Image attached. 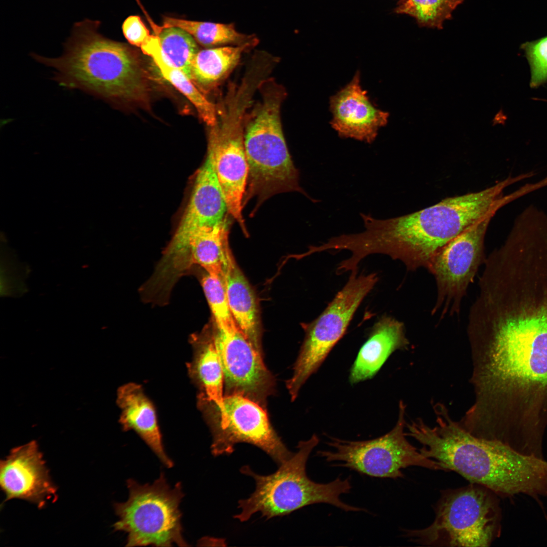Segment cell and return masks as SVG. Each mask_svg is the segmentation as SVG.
<instances>
[{"label": "cell", "instance_id": "6da1fadb", "mask_svg": "<svg viewBox=\"0 0 547 547\" xmlns=\"http://www.w3.org/2000/svg\"><path fill=\"white\" fill-rule=\"evenodd\" d=\"M475 399L470 411L487 413L515 384L547 383V293L491 306L468 320Z\"/></svg>", "mask_w": 547, "mask_h": 547}, {"label": "cell", "instance_id": "7a4b0ae2", "mask_svg": "<svg viewBox=\"0 0 547 547\" xmlns=\"http://www.w3.org/2000/svg\"><path fill=\"white\" fill-rule=\"evenodd\" d=\"M519 181L509 176L479 191L445 198L418 211L380 219L360 213L365 229L348 234L346 249L351 260L360 263L366 256L382 254L402 261L409 270L427 268L432 259L447 243L467 228L513 201L503 190Z\"/></svg>", "mask_w": 547, "mask_h": 547}, {"label": "cell", "instance_id": "3957f363", "mask_svg": "<svg viewBox=\"0 0 547 547\" xmlns=\"http://www.w3.org/2000/svg\"><path fill=\"white\" fill-rule=\"evenodd\" d=\"M433 409L434 426L419 418L406 424V436L421 445L418 450L423 456L502 496L547 495V461L543 458L473 435L451 417L442 403L434 404Z\"/></svg>", "mask_w": 547, "mask_h": 547}, {"label": "cell", "instance_id": "277c9868", "mask_svg": "<svg viewBox=\"0 0 547 547\" xmlns=\"http://www.w3.org/2000/svg\"><path fill=\"white\" fill-rule=\"evenodd\" d=\"M100 24L88 19L75 23L60 57L31 56L53 68V80L64 88L108 100L141 99L146 87L136 57L125 44L100 34Z\"/></svg>", "mask_w": 547, "mask_h": 547}, {"label": "cell", "instance_id": "5b68a950", "mask_svg": "<svg viewBox=\"0 0 547 547\" xmlns=\"http://www.w3.org/2000/svg\"><path fill=\"white\" fill-rule=\"evenodd\" d=\"M260 99L247 111L244 120V146L248 175L244 207L255 200L251 215L273 196L297 191L313 200L299 184V174L284 135L281 108L286 97L284 87L271 77L258 87Z\"/></svg>", "mask_w": 547, "mask_h": 547}, {"label": "cell", "instance_id": "8992f818", "mask_svg": "<svg viewBox=\"0 0 547 547\" xmlns=\"http://www.w3.org/2000/svg\"><path fill=\"white\" fill-rule=\"evenodd\" d=\"M319 442L316 435L299 442L297 452L279 465L276 472L268 475H258L249 465L242 466L240 472L255 480V490L249 498L239 501L241 512L234 518L245 522L260 512L262 517L269 519L316 503L331 504L346 512L366 511L341 499V495L348 493L351 489L349 478H337L326 483H317L308 478L306 473L307 461Z\"/></svg>", "mask_w": 547, "mask_h": 547}, {"label": "cell", "instance_id": "52a82bcc", "mask_svg": "<svg viewBox=\"0 0 547 547\" xmlns=\"http://www.w3.org/2000/svg\"><path fill=\"white\" fill-rule=\"evenodd\" d=\"M256 87L243 80L230 83L217 110L216 124L210 127L207 155L224 197L228 213L245 235L248 231L243 216V201L248 175L244 146V120L251 107Z\"/></svg>", "mask_w": 547, "mask_h": 547}, {"label": "cell", "instance_id": "ba28073f", "mask_svg": "<svg viewBox=\"0 0 547 547\" xmlns=\"http://www.w3.org/2000/svg\"><path fill=\"white\" fill-rule=\"evenodd\" d=\"M493 493L475 484L445 491L428 527L406 530L413 542L442 546H489L497 536L499 511Z\"/></svg>", "mask_w": 547, "mask_h": 547}, {"label": "cell", "instance_id": "9c48e42d", "mask_svg": "<svg viewBox=\"0 0 547 547\" xmlns=\"http://www.w3.org/2000/svg\"><path fill=\"white\" fill-rule=\"evenodd\" d=\"M128 499L115 503L119 520L114 531L127 534L126 546H179L189 545L182 533L179 505L184 494L180 482L171 487L162 472L154 482L140 484L127 480Z\"/></svg>", "mask_w": 547, "mask_h": 547}, {"label": "cell", "instance_id": "30bf717a", "mask_svg": "<svg viewBox=\"0 0 547 547\" xmlns=\"http://www.w3.org/2000/svg\"><path fill=\"white\" fill-rule=\"evenodd\" d=\"M406 406L401 401L395 427L378 438L365 441H347L330 437L327 444L333 451L320 450L317 455L332 465L379 478L397 479L402 470L416 466L446 471L439 462L423 456L406 438Z\"/></svg>", "mask_w": 547, "mask_h": 547}, {"label": "cell", "instance_id": "8fae6325", "mask_svg": "<svg viewBox=\"0 0 547 547\" xmlns=\"http://www.w3.org/2000/svg\"><path fill=\"white\" fill-rule=\"evenodd\" d=\"M377 281L376 273L350 275L346 284L324 310L307 325L293 375L287 383L292 400L343 337L356 310Z\"/></svg>", "mask_w": 547, "mask_h": 547}, {"label": "cell", "instance_id": "7c38bea8", "mask_svg": "<svg viewBox=\"0 0 547 547\" xmlns=\"http://www.w3.org/2000/svg\"><path fill=\"white\" fill-rule=\"evenodd\" d=\"M213 436L214 456L229 455L238 443L257 447L279 465L293 454L272 428L263 406L240 394L224 396L220 407L206 401L198 402Z\"/></svg>", "mask_w": 547, "mask_h": 547}, {"label": "cell", "instance_id": "4fadbf2b", "mask_svg": "<svg viewBox=\"0 0 547 547\" xmlns=\"http://www.w3.org/2000/svg\"><path fill=\"white\" fill-rule=\"evenodd\" d=\"M495 212L489 213L444 246L432 259L427 268L434 277L437 299L432 313L441 316L460 311L462 300L484 263V239Z\"/></svg>", "mask_w": 547, "mask_h": 547}, {"label": "cell", "instance_id": "5bb4252c", "mask_svg": "<svg viewBox=\"0 0 547 547\" xmlns=\"http://www.w3.org/2000/svg\"><path fill=\"white\" fill-rule=\"evenodd\" d=\"M213 338L223 368L226 395L240 394L263 406L274 381L260 352L237 325L216 328Z\"/></svg>", "mask_w": 547, "mask_h": 547}, {"label": "cell", "instance_id": "9a60e30c", "mask_svg": "<svg viewBox=\"0 0 547 547\" xmlns=\"http://www.w3.org/2000/svg\"><path fill=\"white\" fill-rule=\"evenodd\" d=\"M0 485L5 501L23 499L44 506L56 494L43 455L35 441L11 450L0 462Z\"/></svg>", "mask_w": 547, "mask_h": 547}, {"label": "cell", "instance_id": "2e32d148", "mask_svg": "<svg viewBox=\"0 0 547 547\" xmlns=\"http://www.w3.org/2000/svg\"><path fill=\"white\" fill-rule=\"evenodd\" d=\"M227 208L212 164L207 157L199 169L190 199L178 228L161 260L168 262L184 248L192 234L210 227L226 216Z\"/></svg>", "mask_w": 547, "mask_h": 547}, {"label": "cell", "instance_id": "e0dca14e", "mask_svg": "<svg viewBox=\"0 0 547 547\" xmlns=\"http://www.w3.org/2000/svg\"><path fill=\"white\" fill-rule=\"evenodd\" d=\"M332 127L341 138L368 143L376 139L379 129L385 126L388 112L376 107L360 84L357 71L351 81L330 99Z\"/></svg>", "mask_w": 547, "mask_h": 547}, {"label": "cell", "instance_id": "ac0fdd59", "mask_svg": "<svg viewBox=\"0 0 547 547\" xmlns=\"http://www.w3.org/2000/svg\"><path fill=\"white\" fill-rule=\"evenodd\" d=\"M229 222L227 216L215 225L194 231L183 250L166 266L171 280L176 282L192 265L198 264L208 274L221 276L224 263L231 251L228 241Z\"/></svg>", "mask_w": 547, "mask_h": 547}, {"label": "cell", "instance_id": "d6986e66", "mask_svg": "<svg viewBox=\"0 0 547 547\" xmlns=\"http://www.w3.org/2000/svg\"><path fill=\"white\" fill-rule=\"evenodd\" d=\"M116 402L123 429L135 431L166 467H172L174 463L165 452L154 407L142 386L133 382L121 386Z\"/></svg>", "mask_w": 547, "mask_h": 547}, {"label": "cell", "instance_id": "ffe728a7", "mask_svg": "<svg viewBox=\"0 0 547 547\" xmlns=\"http://www.w3.org/2000/svg\"><path fill=\"white\" fill-rule=\"evenodd\" d=\"M409 343L404 324L392 317L382 316L359 351L350 370V382L354 384L372 378L393 352L407 348Z\"/></svg>", "mask_w": 547, "mask_h": 547}, {"label": "cell", "instance_id": "44dd1931", "mask_svg": "<svg viewBox=\"0 0 547 547\" xmlns=\"http://www.w3.org/2000/svg\"><path fill=\"white\" fill-rule=\"evenodd\" d=\"M221 278L229 308L237 326L260 352L259 320L256 298L231 251L226 257Z\"/></svg>", "mask_w": 547, "mask_h": 547}, {"label": "cell", "instance_id": "7402d4cb", "mask_svg": "<svg viewBox=\"0 0 547 547\" xmlns=\"http://www.w3.org/2000/svg\"><path fill=\"white\" fill-rule=\"evenodd\" d=\"M258 42L255 37L241 45L224 46L199 51L191 64L192 82L204 91L218 86L239 63L244 53Z\"/></svg>", "mask_w": 547, "mask_h": 547}, {"label": "cell", "instance_id": "603a6c76", "mask_svg": "<svg viewBox=\"0 0 547 547\" xmlns=\"http://www.w3.org/2000/svg\"><path fill=\"white\" fill-rule=\"evenodd\" d=\"M192 361L187 365L190 377L201 390L198 400L222 405L224 374L213 336L197 343Z\"/></svg>", "mask_w": 547, "mask_h": 547}, {"label": "cell", "instance_id": "cb8c5ba5", "mask_svg": "<svg viewBox=\"0 0 547 547\" xmlns=\"http://www.w3.org/2000/svg\"><path fill=\"white\" fill-rule=\"evenodd\" d=\"M141 49L144 54L152 59L163 77L191 102L203 121L209 127L215 125L217 120L215 105L206 98L183 72L173 66L163 56L158 36H152Z\"/></svg>", "mask_w": 547, "mask_h": 547}, {"label": "cell", "instance_id": "d4e9b609", "mask_svg": "<svg viewBox=\"0 0 547 547\" xmlns=\"http://www.w3.org/2000/svg\"><path fill=\"white\" fill-rule=\"evenodd\" d=\"M176 27L189 33L204 47L238 46L255 38L238 32L232 24L201 22L164 17L162 28Z\"/></svg>", "mask_w": 547, "mask_h": 547}, {"label": "cell", "instance_id": "484cf974", "mask_svg": "<svg viewBox=\"0 0 547 547\" xmlns=\"http://www.w3.org/2000/svg\"><path fill=\"white\" fill-rule=\"evenodd\" d=\"M157 35L163 56L192 81L191 64L199 51L193 37L176 27L162 28Z\"/></svg>", "mask_w": 547, "mask_h": 547}, {"label": "cell", "instance_id": "4316f807", "mask_svg": "<svg viewBox=\"0 0 547 547\" xmlns=\"http://www.w3.org/2000/svg\"><path fill=\"white\" fill-rule=\"evenodd\" d=\"M463 0H405L396 9L397 13L414 17L420 27L442 29L444 22Z\"/></svg>", "mask_w": 547, "mask_h": 547}, {"label": "cell", "instance_id": "83f0119b", "mask_svg": "<svg viewBox=\"0 0 547 547\" xmlns=\"http://www.w3.org/2000/svg\"><path fill=\"white\" fill-rule=\"evenodd\" d=\"M202 285L216 328H228L237 325L229 308L221 276L207 272L202 279Z\"/></svg>", "mask_w": 547, "mask_h": 547}, {"label": "cell", "instance_id": "f1b7e54d", "mask_svg": "<svg viewBox=\"0 0 547 547\" xmlns=\"http://www.w3.org/2000/svg\"><path fill=\"white\" fill-rule=\"evenodd\" d=\"M523 51L530 69V86L537 88L547 82V35L523 43Z\"/></svg>", "mask_w": 547, "mask_h": 547}, {"label": "cell", "instance_id": "f546056e", "mask_svg": "<svg viewBox=\"0 0 547 547\" xmlns=\"http://www.w3.org/2000/svg\"><path fill=\"white\" fill-rule=\"evenodd\" d=\"M123 34L132 45L141 48L151 35L139 16H129L122 25Z\"/></svg>", "mask_w": 547, "mask_h": 547}, {"label": "cell", "instance_id": "4dcf8cb0", "mask_svg": "<svg viewBox=\"0 0 547 547\" xmlns=\"http://www.w3.org/2000/svg\"><path fill=\"white\" fill-rule=\"evenodd\" d=\"M136 2H137V3H138V5H139V6H140V7H141V8H142V10L143 11V12H144V14H145V15H146L147 16V19H148V21H150V20H151V19H150V18L149 17V16H148V15H147V13H146L145 12V10H144V9H143V8L142 6L141 5V3H140V2L139 0H136Z\"/></svg>", "mask_w": 547, "mask_h": 547}, {"label": "cell", "instance_id": "1f68e13d", "mask_svg": "<svg viewBox=\"0 0 547 547\" xmlns=\"http://www.w3.org/2000/svg\"><path fill=\"white\" fill-rule=\"evenodd\" d=\"M403 1H405V0H403Z\"/></svg>", "mask_w": 547, "mask_h": 547}]
</instances>
